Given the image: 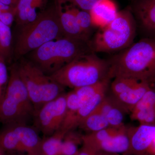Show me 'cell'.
Listing matches in <instances>:
<instances>
[{"label": "cell", "instance_id": "cell-8", "mask_svg": "<svg viewBox=\"0 0 155 155\" xmlns=\"http://www.w3.org/2000/svg\"><path fill=\"white\" fill-rule=\"evenodd\" d=\"M111 81L110 95L127 113L130 114L151 86V84L125 77H116Z\"/></svg>", "mask_w": 155, "mask_h": 155}, {"label": "cell", "instance_id": "cell-18", "mask_svg": "<svg viewBox=\"0 0 155 155\" xmlns=\"http://www.w3.org/2000/svg\"><path fill=\"white\" fill-rule=\"evenodd\" d=\"M109 127L106 117L100 110L98 106L84 119L78 126L87 134L99 131Z\"/></svg>", "mask_w": 155, "mask_h": 155}, {"label": "cell", "instance_id": "cell-21", "mask_svg": "<svg viewBox=\"0 0 155 155\" xmlns=\"http://www.w3.org/2000/svg\"><path fill=\"white\" fill-rule=\"evenodd\" d=\"M117 12L115 5L111 0H103L90 11L93 22L96 19H101L106 24L115 18Z\"/></svg>", "mask_w": 155, "mask_h": 155}, {"label": "cell", "instance_id": "cell-22", "mask_svg": "<svg viewBox=\"0 0 155 155\" xmlns=\"http://www.w3.org/2000/svg\"><path fill=\"white\" fill-rule=\"evenodd\" d=\"M75 130L66 132L61 145V155H78L79 146L82 145V136Z\"/></svg>", "mask_w": 155, "mask_h": 155}, {"label": "cell", "instance_id": "cell-1", "mask_svg": "<svg viewBox=\"0 0 155 155\" xmlns=\"http://www.w3.org/2000/svg\"><path fill=\"white\" fill-rule=\"evenodd\" d=\"M108 61L111 79L120 76L151 84L155 77V36L133 43Z\"/></svg>", "mask_w": 155, "mask_h": 155}, {"label": "cell", "instance_id": "cell-16", "mask_svg": "<svg viewBox=\"0 0 155 155\" xmlns=\"http://www.w3.org/2000/svg\"><path fill=\"white\" fill-rule=\"evenodd\" d=\"M98 107L105 116L109 127L119 128L125 125L124 116L127 112L110 95L107 94Z\"/></svg>", "mask_w": 155, "mask_h": 155}, {"label": "cell", "instance_id": "cell-36", "mask_svg": "<svg viewBox=\"0 0 155 155\" xmlns=\"http://www.w3.org/2000/svg\"><path fill=\"white\" fill-rule=\"evenodd\" d=\"M2 58H1V57H0V60H1V59H2Z\"/></svg>", "mask_w": 155, "mask_h": 155}, {"label": "cell", "instance_id": "cell-35", "mask_svg": "<svg viewBox=\"0 0 155 155\" xmlns=\"http://www.w3.org/2000/svg\"><path fill=\"white\" fill-rule=\"evenodd\" d=\"M106 155H119L118 154H107Z\"/></svg>", "mask_w": 155, "mask_h": 155}, {"label": "cell", "instance_id": "cell-13", "mask_svg": "<svg viewBox=\"0 0 155 155\" xmlns=\"http://www.w3.org/2000/svg\"><path fill=\"white\" fill-rule=\"evenodd\" d=\"M17 132L20 144L25 155H39L42 139L38 134L27 124L12 123Z\"/></svg>", "mask_w": 155, "mask_h": 155}, {"label": "cell", "instance_id": "cell-7", "mask_svg": "<svg viewBox=\"0 0 155 155\" xmlns=\"http://www.w3.org/2000/svg\"><path fill=\"white\" fill-rule=\"evenodd\" d=\"M17 68L35 113L45 104L64 93V87L45 73L33 62L22 61L17 65Z\"/></svg>", "mask_w": 155, "mask_h": 155}, {"label": "cell", "instance_id": "cell-9", "mask_svg": "<svg viewBox=\"0 0 155 155\" xmlns=\"http://www.w3.org/2000/svg\"><path fill=\"white\" fill-rule=\"evenodd\" d=\"M66 94L47 103L35 114V125L46 137L60 130L66 115Z\"/></svg>", "mask_w": 155, "mask_h": 155}, {"label": "cell", "instance_id": "cell-37", "mask_svg": "<svg viewBox=\"0 0 155 155\" xmlns=\"http://www.w3.org/2000/svg\"><path fill=\"white\" fill-rule=\"evenodd\" d=\"M131 1H132V0H131Z\"/></svg>", "mask_w": 155, "mask_h": 155}, {"label": "cell", "instance_id": "cell-34", "mask_svg": "<svg viewBox=\"0 0 155 155\" xmlns=\"http://www.w3.org/2000/svg\"><path fill=\"white\" fill-rule=\"evenodd\" d=\"M152 85L155 88V77L154 78L152 82L151 83Z\"/></svg>", "mask_w": 155, "mask_h": 155}, {"label": "cell", "instance_id": "cell-32", "mask_svg": "<svg viewBox=\"0 0 155 155\" xmlns=\"http://www.w3.org/2000/svg\"><path fill=\"white\" fill-rule=\"evenodd\" d=\"M7 153V155H24L17 153L8 152Z\"/></svg>", "mask_w": 155, "mask_h": 155}, {"label": "cell", "instance_id": "cell-26", "mask_svg": "<svg viewBox=\"0 0 155 155\" xmlns=\"http://www.w3.org/2000/svg\"><path fill=\"white\" fill-rule=\"evenodd\" d=\"M48 0H19L15 7L16 11L25 8L36 10L42 8L46 4Z\"/></svg>", "mask_w": 155, "mask_h": 155}, {"label": "cell", "instance_id": "cell-28", "mask_svg": "<svg viewBox=\"0 0 155 155\" xmlns=\"http://www.w3.org/2000/svg\"><path fill=\"white\" fill-rule=\"evenodd\" d=\"M107 154L93 147L83 143L78 155H106Z\"/></svg>", "mask_w": 155, "mask_h": 155}, {"label": "cell", "instance_id": "cell-25", "mask_svg": "<svg viewBox=\"0 0 155 155\" xmlns=\"http://www.w3.org/2000/svg\"><path fill=\"white\" fill-rule=\"evenodd\" d=\"M9 77L5 61L2 58L0 60V101L5 94L8 82Z\"/></svg>", "mask_w": 155, "mask_h": 155}, {"label": "cell", "instance_id": "cell-33", "mask_svg": "<svg viewBox=\"0 0 155 155\" xmlns=\"http://www.w3.org/2000/svg\"><path fill=\"white\" fill-rule=\"evenodd\" d=\"M0 155H7V153L0 147Z\"/></svg>", "mask_w": 155, "mask_h": 155}, {"label": "cell", "instance_id": "cell-17", "mask_svg": "<svg viewBox=\"0 0 155 155\" xmlns=\"http://www.w3.org/2000/svg\"><path fill=\"white\" fill-rule=\"evenodd\" d=\"M66 115L60 130L65 132L75 130L76 128V120L80 103L74 90L66 94Z\"/></svg>", "mask_w": 155, "mask_h": 155}, {"label": "cell", "instance_id": "cell-11", "mask_svg": "<svg viewBox=\"0 0 155 155\" xmlns=\"http://www.w3.org/2000/svg\"><path fill=\"white\" fill-rule=\"evenodd\" d=\"M130 8L146 37L155 36V0H132Z\"/></svg>", "mask_w": 155, "mask_h": 155}, {"label": "cell", "instance_id": "cell-15", "mask_svg": "<svg viewBox=\"0 0 155 155\" xmlns=\"http://www.w3.org/2000/svg\"><path fill=\"white\" fill-rule=\"evenodd\" d=\"M57 7L59 11L60 23L64 37L89 42V38L84 34L78 23L72 7H67L65 10L63 11L60 3Z\"/></svg>", "mask_w": 155, "mask_h": 155}, {"label": "cell", "instance_id": "cell-3", "mask_svg": "<svg viewBox=\"0 0 155 155\" xmlns=\"http://www.w3.org/2000/svg\"><path fill=\"white\" fill-rule=\"evenodd\" d=\"M137 27L130 7L119 11L89 41L92 51L112 53L125 49L133 43Z\"/></svg>", "mask_w": 155, "mask_h": 155}, {"label": "cell", "instance_id": "cell-19", "mask_svg": "<svg viewBox=\"0 0 155 155\" xmlns=\"http://www.w3.org/2000/svg\"><path fill=\"white\" fill-rule=\"evenodd\" d=\"M109 87H106L91 97L87 101L81 104L78 112L76 120V127H78L84 119L94 110L107 94Z\"/></svg>", "mask_w": 155, "mask_h": 155}, {"label": "cell", "instance_id": "cell-27", "mask_svg": "<svg viewBox=\"0 0 155 155\" xmlns=\"http://www.w3.org/2000/svg\"><path fill=\"white\" fill-rule=\"evenodd\" d=\"M81 10L90 12L95 6L103 0H66Z\"/></svg>", "mask_w": 155, "mask_h": 155}, {"label": "cell", "instance_id": "cell-24", "mask_svg": "<svg viewBox=\"0 0 155 155\" xmlns=\"http://www.w3.org/2000/svg\"><path fill=\"white\" fill-rule=\"evenodd\" d=\"M72 8L81 28L84 34L89 37L90 35L93 30L95 26L90 12L79 10L75 7H72Z\"/></svg>", "mask_w": 155, "mask_h": 155}, {"label": "cell", "instance_id": "cell-2", "mask_svg": "<svg viewBox=\"0 0 155 155\" xmlns=\"http://www.w3.org/2000/svg\"><path fill=\"white\" fill-rule=\"evenodd\" d=\"M109 69L108 61L90 52L79 56L50 76L61 86L75 89L109 77Z\"/></svg>", "mask_w": 155, "mask_h": 155}, {"label": "cell", "instance_id": "cell-31", "mask_svg": "<svg viewBox=\"0 0 155 155\" xmlns=\"http://www.w3.org/2000/svg\"><path fill=\"white\" fill-rule=\"evenodd\" d=\"M0 2L7 5L14 7L13 0H0Z\"/></svg>", "mask_w": 155, "mask_h": 155}, {"label": "cell", "instance_id": "cell-12", "mask_svg": "<svg viewBox=\"0 0 155 155\" xmlns=\"http://www.w3.org/2000/svg\"><path fill=\"white\" fill-rule=\"evenodd\" d=\"M129 114L139 124L155 125V88L152 84Z\"/></svg>", "mask_w": 155, "mask_h": 155}, {"label": "cell", "instance_id": "cell-14", "mask_svg": "<svg viewBox=\"0 0 155 155\" xmlns=\"http://www.w3.org/2000/svg\"><path fill=\"white\" fill-rule=\"evenodd\" d=\"M129 146L127 127L125 125L116 134L100 143L96 149L105 153L125 155L129 150Z\"/></svg>", "mask_w": 155, "mask_h": 155}, {"label": "cell", "instance_id": "cell-5", "mask_svg": "<svg viewBox=\"0 0 155 155\" xmlns=\"http://www.w3.org/2000/svg\"><path fill=\"white\" fill-rule=\"evenodd\" d=\"M92 51L89 42L63 37L48 42L31 52L33 63L51 75L78 57Z\"/></svg>", "mask_w": 155, "mask_h": 155}, {"label": "cell", "instance_id": "cell-6", "mask_svg": "<svg viewBox=\"0 0 155 155\" xmlns=\"http://www.w3.org/2000/svg\"><path fill=\"white\" fill-rule=\"evenodd\" d=\"M34 108L24 82L19 76L17 65L10 69L8 82L0 101V122L4 125L12 123L26 124L34 117Z\"/></svg>", "mask_w": 155, "mask_h": 155}, {"label": "cell", "instance_id": "cell-20", "mask_svg": "<svg viewBox=\"0 0 155 155\" xmlns=\"http://www.w3.org/2000/svg\"><path fill=\"white\" fill-rule=\"evenodd\" d=\"M66 132L59 130L42 139L39 155H61V145Z\"/></svg>", "mask_w": 155, "mask_h": 155}, {"label": "cell", "instance_id": "cell-30", "mask_svg": "<svg viewBox=\"0 0 155 155\" xmlns=\"http://www.w3.org/2000/svg\"><path fill=\"white\" fill-rule=\"evenodd\" d=\"M15 8V7L7 5L0 2V14L7 11H13Z\"/></svg>", "mask_w": 155, "mask_h": 155}, {"label": "cell", "instance_id": "cell-29", "mask_svg": "<svg viewBox=\"0 0 155 155\" xmlns=\"http://www.w3.org/2000/svg\"><path fill=\"white\" fill-rule=\"evenodd\" d=\"M16 9L13 11H7L0 14V21L5 25L11 27L16 17Z\"/></svg>", "mask_w": 155, "mask_h": 155}, {"label": "cell", "instance_id": "cell-10", "mask_svg": "<svg viewBox=\"0 0 155 155\" xmlns=\"http://www.w3.org/2000/svg\"><path fill=\"white\" fill-rule=\"evenodd\" d=\"M130 146L125 155H147L155 137V125L127 127Z\"/></svg>", "mask_w": 155, "mask_h": 155}, {"label": "cell", "instance_id": "cell-23", "mask_svg": "<svg viewBox=\"0 0 155 155\" xmlns=\"http://www.w3.org/2000/svg\"><path fill=\"white\" fill-rule=\"evenodd\" d=\"M12 38L11 27L0 21V57L5 61L11 55Z\"/></svg>", "mask_w": 155, "mask_h": 155}, {"label": "cell", "instance_id": "cell-4", "mask_svg": "<svg viewBox=\"0 0 155 155\" xmlns=\"http://www.w3.org/2000/svg\"><path fill=\"white\" fill-rule=\"evenodd\" d=\"M65 37L57 5L38 14L35 20L23 25L15 45L16 58L30 53L48 42Z\"/></svg>", "mask_w": 155, "mask_h": 155}]
</instances>
